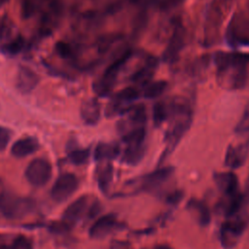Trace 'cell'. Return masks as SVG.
<instances>
[{
  "label": "cell",
  "instance_id": "cell-1",
  "mask_svg": "<svg viewBox=\"0 0 249 249\" xmlns=\"http://www.w3.org/2000/svg\"><path fill=\"white\" fill-rule=\"evenodd\" d=\"M247 61H249V55L247 54L217 53L215 63L218 68L219 83L231 89L243 88L247 78Z\"/></svg>",
  "mask_w": 249,
  "mask_h": 249
},
{
  "label": "cell",
  "instance_id": "cell-2",
  "mask_svg": "<svg viewBox=\"0 0 249 249\" xmlns=\"http://www.w3.org/2000/svg\"><path fill=\"white\" fill-rule=\"evenodd\" d=\"M192 123V111L184 101H175L171 105L168 128L165 133V148L160 158L162 162L176 148Z\"/></svg>",
  "mask_w": 249,
  "mask_h": 249
},
{
  "label": "cell",
  "instance_id": "cell-3",
  "mask_svg": "<svg viewBox=\"0 0 249 249\" xmlns=\"http://www.w3.org/2000/svg\"><path fill=\"white\" fill-rule=\"evenodd\" d=\"M35 207L32 199L16 195L0 179V212L8 219H20L31 213Z\"/></svg>",
  "mask_w": 249,
  "mask_h": 249
},
{
  "label": "cell",
  "instance_id": "cell-4",
  "mask_svg": "<svg viewBox=\"0 0 249 249\" xmlns=\"http://www.w3.org/2000/svg\"><path fill=\"white\" fill-rule=\"evenodd\" d=\"M173 172L174 169L172 167H162L149 174L130 180L126 183V185L127 188L133 192H155L160 190L169 180Z\"/></svg>",
  "mask_w": 249,
  "mask_h": 249
},
{
  "label": "cell",
  "instance_id": "cell-5",
  "mask_svg": "<svg viewBox=\"0 0 249 249\" xmlns=\"http://www.w3.org/2000/svg\"><path fill=\"white\" fill-rule=\"evenodd\" d=\"M131 55V52L127 51L124 53H123L119 58H117L115 61H113L104 71L103 76L97 79L93 85V90L94 92L99 96H107L111 93L116 79L118 77V74L122 67L125 64V62L128 60V58Z\"/></svg>",
  "mask_w": 249,
  "mask_h": 249
},
{
  "label": "cell",
  "instance_id": "cell-6",
  "mask_svg": "<svg viewBox=\"0 0 249 249\" xmlns=\"http://www.w3.org/2000/svg\"><path fill=\"white\" fill-rule=\"evenodd\" d=\"M139 96V91L134 87L124 88L121 91L117 92L110 101L108 102L105 114L107 117L111 118L116 115H124L134 105V102Z\"/></svg>",
  "mask_w": 249,
  "mask_h": 249
},
{
  "label": "cell",
  "instance_id": "cell-7",
  "mask_svg": "<svg viewBox=\"0 0 249 249\" xmlns=\"http://www.w3.org/2000/svg\"><path fill=\"white\" fill-rule=\"evenodd\" d=\"M53 173L52 164L49 160L42 158L34 159L29 162L24 171L26 180L35 187H42L46 185Z\"/></svg>",
  "mask_w": 249,
  "mask_h": 249
},
{
  "label": "cell",
  "instance_id": "cell-8",
  "mask_svg": "<svg viewBox=\"0 0 249 249\" xmlns=\"http://www.w3.org/2000/svg\"><path fill=\"white\" fill-rule=\"evenodd\" d=\"M245 228L246 222L243 218L236 217L235 215L230 217L220 229L221 244L227 249H231L235 246Z\"/></svg>",
  "mask_w": 249,
  "mask_h": 249
},
{
  "label": "cell",
  "instance_id": "cell-9",
  "mask_svg": "<svg viewBox=\"0 0 249 249\" xmlns=\"http://www.w3.org/2000/svg\"><path fill=\"white\" fill-rule=\"evenodd\" d=\"M78 178L72 173H63L57 177L53 185L51 195L57 201L62 202L68 199L78 189Z\"/></svg>",
  "mask_w": 249,
  "mask_h": 249
},
{
  "label": "cell",
  "instance_id": "cell-10",
  "mask_svg": "<svg viewBox=\"0 0 249 249\" xmlns=\"http://www.w3.org/2000/svg\"><path fill=\"white\" fill-rule=\"evenodd\" d=\"M120 229H122V224L118 221L117 216L111 213L97 219L90 227L89 233L91 238L100 239Z\"/></svg>",
  "mask_w": 249,
  "mask_h": 249
},
{
  "label": "cell",
  "instance_id": "cell-11",
  "mask_svg": "<svg viewBox=\"0 0 249 249\" xmlns=\"http://www.w3.org/2000/svg\"><path fill=\"white\" fill-rule=\"evenodd\" d=\"M89 207V197L88 196H82L66 207L62 214V221L72 226L80 221L85 215L88 216Z\"/></svg>",
  "mask_w": 249,
  "mask_h": 249
},
{
  "label": "cell",
  "instance_id": "cell-12",
  "mask_svg": "<svg viewBox=\"0 0 249 249\" xmlns=\"http://www.w3.org/2000/svg\"><path fill=\"white\" fill-rule=\"evenodd\" d=\"M184 38H185L184 28L182 24L178 22L175 24L173 28L167 47L164 50L162 54V58L165 62H173L178 57V54L184 45Z\"/></svg>",
  "mask_w": 249,
  "mask_h": 249
},
{
  "label": "cell",
  "instance_id": "cell-13",
  "mask_svg": "<svg viewBox=\"0 0 249 249\" xmlns=\"http://www.w3.org/2000/svg\"><path fill=\"white\" fill-rule=\"evenodd\" d=\"M213 177L215 184L225 196H231L239 194L238 178L233 172H216Z\"/></svg>",
  "mask_w": 249,
  "mask_h": 249
},
{
  "label": "cell",
  "instance_id": "cell-14",
  "mask_svg": "<svg viewBox=\"0 0 249 249\" xmlns=\"http://www.w3.org/2000/svg\"><path fill=\"white\" fill-rule=\"evenodd\" d=\"M39 83V76L31 68L27 66H20L17 73L16 86L22 93L31 92Z\"/></svg>",
  "mask_w": 249,
  "mask_h": 249
},
{
  "label": "cell",
  "instance_id": "cell-15",
  "mask_svg": "<svg viewBox=\"0 0 249 249\" xmlns=\"http://www.w3.org/2000/svg\"><path fill=\"white\" fill-rule=\"evenodd\" d=\"M248 150H249V142H243L236 146L230 145L228 147L226 157H225L226 165L233 169L240 167L246 160Z\"/></svg>",
  "mask_w": 249,
  "mask_h": 249
},
{
  "label": "cell",
  "instance_id": "cell-16",
  "mask_svg": "<svg viewBox=\"0 0 249 249\" xmlns=\"http://www.w3.org/2000/svg\"><path fill=\"white\" fill-rule=\"evenodd\" d=\"M81 117L89 124H96L100 119V104L96 98H88L81 105Z\"/></svg>",
  "mask_w": 249,
  "mask_h": 249
},
{
  "label": "cell",
  "instance_id": "cell-17",
  "mask_svg": "<svg viewBox=\"0 0 249 249\" xmlns=\"http://www.w3.org/2000/svg\"><path fill=\"white\" fill-rule=\"evenodd\" d=\"M40 147L38 140L34 137H23L17 140L11 148V154L16 158H24L35 153Z\"/></svg>",
  "mask_w": 249,
  "mask_h": 249
},
{
  "label": "cell",
  "instance_id": "cell-18",
  "mask_svg": "<svg viewBox=\"0 0 249 249\" xmlns=\"http://www.w3.org/2000/svg\"><path fill=\"white\" fill-rule=\"evenodd\" d=\"M187 208L201 227H206L209 224L211 219L210 211L203 201L192 198L188 201Z\"/></svg>",
  "mask_w": 249,
  "mask_h": 249
},
{
  "label": "cell",
  "instance_id": "cell-19",
  "mask_svg": "<svg viewBox=\"0 0 249 249\" xmlns=\"http://www.w3.org/2000/svg\"><path fill=\"white\" fill-rule=\"evenodd\" d=\"M158 61L154 57H150L146 60L145 64L140 67L131 77V80L137 84L143 85L148 84L150 79L153 77L155 70L157 68Z\"/></svg>",
  "mask_w": 249,
  "mask_h": 249
},
{
  "label": "cell",
  "instance_id": "cell-20",
  "mask_svg": "<svg viewBox=\"0 0 249 249\" xmlns=\"http://www.w3.org/2000/svg\"><path fill=\"white\" fill-rule=\"evenodd\" d=\"M120 154L117 143H99L94 150V159L98 161H109L116 159Z\"/></svg>",
  "mask_w": 249,
  "mask_h": 249
},
{
  "label": "cell",
  "instance_id": "cell-21",
  "mask_svg": "<svg viewBox=\"0 0 249 249\" xmlns=\"http://www.w3.org/2000/svg\"><path fill=\"white\" fill-rule=\"evenodd\" d=\"M145 143L144 144H134L125 145V149L122 156V160L130 165L137 164L145 155Z\"/></svg>",
  "mask_w": 249,
  "mask_h": 249
},
{
  "label": "cell",
  "instance_id": "cell-22",
  "mask_svg": "<svg viewBox=\"0 0 249 249\" xmlns=\"http://www.w3.org/2000/svg\"><path fill=\"white\" fill-rule=\"evenodd\" d=\"M113 179V166L111 163L106 162L103 165L99 166L97 169V174H96V180L98 184L99 190L106 194L108 190L110 189V185L112 183Z\"/></svg>",
  "mask_w": 249,
  "mask_h": 249
},
{
  "label": "cell",
  "instance_id": "cell-23",
  "mask_svg": "<svg viewBox=\"0 0 249 249\" xmlns=\"http://www.w3.org/2000/svg\"><path fill=\"white\" fill-rule=\"evenodd\" d=\"M166 87H167V83L163 80L155 81L153 83L151 82L146 85L145 89L143 91V95L145 98H148V99L156 98L164 92Z\"/></svg>",
  "mask_w": 249,
  "mask_h": 249
},
{
  "label": "cell",
  "instance_id": "cell-24",
  "mask_svg": "<svg viewBox=\"0 0 249 249\" xmlns=\"http://www.w3.org/2000/svg\"><path fill=\"white\" fill-rule=\"evenodd\" d=\"M167 118V109L163 102H156L153 107V123L155 126H160Z\"/></svg>",
  "mask_w": 249,
  "mask_h": 249
},
{
  "label": "cell",
  "instance_id": "cell-25",
  "mask_svg": "<svg viewBox=\"0 0 249 249\" xmlns=\"http://www.w3.org/2000/svg\"><path fill=\"white\" fill-rule=\"evenodd\" d=\"M89 158V149H75L72 150L68 154L69 160L77 165L84 164L88 161Z\"/></svg>",
  "mask_w": 249,
  "mask_h": 249
},
{
  "label": "cell",
  "instance_id": "cell-26",
  "mask_svg": "<svg viewBox=\"0 0 249 249\" xmlns=\"http://www.w3.org/2000/svg\"><path fill=\"white\" fill-rule=\"evenodd\" d=\"M235 134L240 137H245L246 140H249V111L244 112L241 119L235 126Z\"/></svg>",
  "mask_w": 249,
  "mask_h": 249
},
{
  "label": "cell",
  "instance_id": "cell-27",
  "mask_svg": "<svg viewBox=\"0 0 249 249\" xmlns=\"http://www.w3.org/2000/svg\"><path fill=\"white\" fill-rule=\"evenodd\" d=\"M10 249H33L32 241L24 235H18L11 243Z\"/></svg>",
  "mask_w": 249,
  "mask_h": 249
},
{
  "label": "cell",
  "instance_id": "cell-28",
  "mask_svg": "<svg viewBox=\"0 0 249 249\" xmlns=\"http://www.w3.org/2000/svg\"><path fill=\"white\" fill-rule=\"evenodd\" d=\"M24 46V39L21 36H18L14 40L10 41L4 47V50L9 53H19Z\"/></svg>",
  "mask_w": 249,
  "mask_h": 249
},
{
  "label": "cell",
  "instance_id": "cell-29",
  "mask_svg": "<svg viewBox=\"0 0 249 249\" xmlns=\"http://www.w3.org/2000/svg\"><path fill=\"white\" fill-rule=\"evenodd\" d=\"M36 0L21 1V16L23 18H28L36 12Z\"/></svg>",
  "mask_w": 249,
  "mask_h": 249
},
{
  "label": "cell",
  "instance_id": "cell-30",
  "mask_svg": "<svg viewBox=\"0 0 249 249\" xmlns=\"http://www.w3.org/2000/svg\"><path fill=\"white\" fill-rule=\"evenodd\" d=\"M13 23L10 19L4 18L0 21V40H6L12 33Z\"/></svg>",
  "mask_w": 249,
  "mask_h": 249
},
{
  "label": "cell",
  "instance_id": "cell-31",
  "mask_svg": "<svg viewBox=\"0 0 249 249\" xmlns=\"http://www.w3.org/2000/svg\"><path fill=\"white\" fill-rule=\"evenodd\" d=\"M11 137L12 131L9 128L0 125V152L6 149L11 140Z\"/></svg>",
  "mask_w": 249,
  "mask_h": 249
},
{
  "label": "cell",
  "instance_id": "cell-32",
  "mask_svg": "<svg viewBox=\"0 0 249 249\" xmlns=\"http://www.w3.org/2000/svg\"><path fill=\"white\" fill-rule=\"evenodd\" d=\"M55 52L57 53V54L63 58H67L71 55L72 53V50L69 44H67L66 42L63 41H58L55 44Z\"/></svg>",
  "mask_w": 249,
  "mask_h": 249
},
{
  "label": "cell",
  "instance_id": "cell-33",
  "mask_svg": "<svg viewBox=\"0 0 249 249\" xmlns=\"http://www.w3.org/2000/svg\"><path fill=\"white\" fill-rule=\"evenodd\" d=\"M49 229L53 233H63L70 229V225L65 223L64 221L60 222H53L49 226Z\"/></svg>",
  "mask_w": 249,
  "mask_h": 249
},
{
  "label": "cell",
  "instance_id": "cell-34",
  "mask_svg": "<svg viewBox=\"0 0 249 249\" xmlns=\"http://www.w3.org/2000/svg\"><path fill=\"white\" fill-rule=\"evenodd\" d=\"M182 198V193L179 191H174L167 195L166 196V202L170 204H177Z\"/></svg>",
  "mask_w": 249,
  "mask_h": 249
},
{
  "label": "cell",
  "instance_id": "cell-35",
  "mask_svg": "<svg viewBox=\"0 0 249 249\" xmlns=\"http://www.w3.org/2000/svg\"><path fill=\"white\" fill-rule=\"evenodd\" d=\"M181 2H182V0H162L160 3V6L162 9H169V8H172V7L176 6L177 4H179Z\"/></svg>",
  "mask_w": 249,
  "mask_h": 249
},
{
  "label": "cell",
  "instance_id": "cell-36",
  "mask_svg": "<svg viewBox=\"0 0 249 249\" xmlns=\"http://www.w3.org/2000/svg\"><path fill=\"white\" fill-rule=\"evenodd\" d=\"M8 240L9 236L7 234L0 233V249H3L8 245Z\"/></svg>",
  "mask_w": 249,
  "mask_h": 249
},
{
  "label": "cell",
  "instance_id": "cell-37",
  "mask_svg": "<svg viewBox=\"0 0 249 249\" xmlns=\"http://www.w3.org/2000/svg\"><path fill=\"white\" fill-rule=\"evenodd\" d=\"M153 249H171V248L165 244H159V245H156Z\"/></svg>",
  "mask_w": 249,
  "mask_h": 249
},
{
  "label": "cell",
  "instance_id": "cell-38",
  "mask_svg": "<svg viewBox=\"0 0 249 249\" xmlns=\"http://www.w3.org/2000/svg\"><path fill=\"white\" fill-rule=\"evenodd\" d=\"M246 196H249V176H248L247 183H246Z\"/></svg>",
  "mask_w": 249,
  "mask_h": 249
},
{
  "label": "cell",
  "instance_id": "cell-39",
  "mask_svg": "<svg viewBox=\"0 0 249 249\" xmlns=\"http://www.w3.org/2000/svg\"><path fill=\"white\" fill-rule=\"evenodd\" d=\"M224 1H231V0H224Z\"/></svg>",
  "mask_w": 249,
  "mask_h": 249
}]
</instances>
